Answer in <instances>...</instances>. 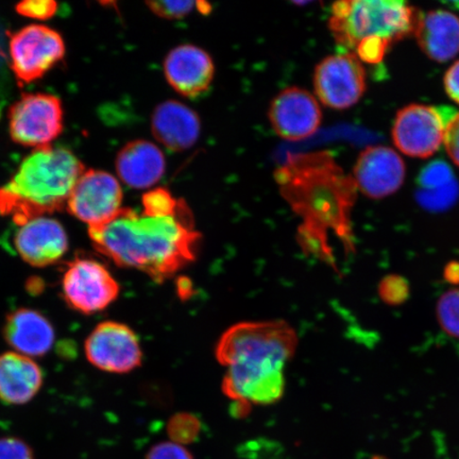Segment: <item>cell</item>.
Masks as SVG:
<instances>
[{
	"mask_svg": "<svg viewBox=\"0 0 459 459\" xmlns=\"http://www.w3.org/2000/svg\"><path fill=\"white\" fill-rule=\"evenodd\" d=\"M455 180V178L453 177L449 166L444 162H439V160L429 164L428 168L423 169L420 178H419L423 191H434V189L445 187Z\"/></svg>",
	"mask_w": 459,
	"mask_h": 459,
	"instance_id": "cell-27",
	"label": "cell"
},
{
	"mask_svg": "<svg viewBox=\"0 0 459 459\" xmlns=\"http://www.w3.org/2000/svg\"><path fill=\"white\" fill-rule=\"evenodd\" d=\"M119 291L117 279L95 258H74L62 277L63 298L68 307L80 314L105 311L117 301Z\"/></svg>",
	"mask_w": 459,
	"mask_h": 459,
	"instance_id": "cell-6",
	"label": "cell"
},
{
	"mask_svg": "<svg viewBox=\"0 0 459 459\" xmlns=\"http://www.w3.org/2000/svg\"><path fill=\"white\" fill-rule=\"evenodd\" d=\"M414 34L419 48L430 60L443 63L459 54V17L449 11L421 14Z\"/></svg>",
	"mask_w": 459,
	"mask_h": 459,
	"instance_id": "cell-21",
	"label": "cell"
},
{
	"mask_svg": "<svg viewBox=\"0 0 459 459\" xmlns=\"http://www.w3.org/2000/svg\"><path fill=\"white\" fill-rule=\"evenodd\" d=\"M85 357L95 368L124 375L139 368L143 352L139 337L127 325L105 321L86 338Z\"/></svg>",
	"mask_w": 459,
	"mask_h": 459,
	"instance_id": "cell-8",
	"label": "cell"
},
{
	"mask_svg": "<svg viewBox=\"0 0 459 459\" xmlns=\"http://www.w3.org/2000/svg\"><path fill=\"white\" fill-rule=\"evenodd\" d=\"M378 295L388 306H400L409 299V281L400 275H387L378 285Z\"/></svg>",
	"mask_w": 459,
	"mask_h": 459,
	"instance_id": "cell-26",
	"label": "cell"
},
{
	"mask_svg": "<svg viewBox=\"0 0 459 459\" xmlns=\"http://www.w3.org/2000/svg\"><path fill=\"white\" fill-rule=\"evenodd\" d=\"M281 194L301 218L298 242L308 255L331 258L330 233L350 239L357 185L328 152L292 154L275 171Z\"/></svg>",
	"mask_w": 459,
	"mask_h": 459,
	"instance_id": "cell-1",
	"label": "cell"
},
{
	"mask_svg": "<svg viewBox=\"0 0 459 459\" xmlns=\"http://www.w3.org/2000/svg\"><path fill=\"white\" fill-rule=\"evenodd\" d=\"M444 84L447 96L459 105V60L446 71Z\"/></svg>",
	"mask_w": 459,
	"mask_h": 459,
	"instance_id": "cell-33",
	"label": "cell"
},
{
	"mask_svg": "<svg viewBox=\"0 0 459 459\" xmlns=\"http://www.w3.org/2000/svg\"><path fill=\"white\" fill-rule=\"evenodd\" d=\"M201 423L196 416L180 412L170 418L168 433L171 443L185 446L193 444L199 437Z\"/></svg>",
	"mask_w": 459,
	"mask_h": 459,
	"instance_id": "cell-22",
	"label": "cell"
},
{
	"mask_svg": "<svg viewBox=\"0 0 459 459\" xmlns=\"http://www.w3.org/2000/svg\"><path fill=\"white\" fill-rule=\"evenodd\" d=\"M420 15L402 0H342L332 5L329 28L341 48L355 51L368 39L402 41L414 34Z\"/></svg>",
	"mask_w": 459,
	"mask_h": 459,
	"instance_id": "cell-5",
	"label": "cell"
},
{
	"mask_svg": "<svg viewBox=\"0 0 459 459\" xmlns=\"http://www.w3.org/2000/svg\"><path fill=\"white\" fill-rule=\"evenodd\" d=\"M90 237L118 266L136 269L160 283L196 260L201 239L186 204L169 216L123 209L107 225L90 229Z\"/></svg>",
	"mask_w": 459,
	"mask_h": 459,
	"instance_id": "cell-3",
	"label": "cell"
},
{
	"mask_svg": "<svg viewBox=\"0 0 459 459\" xmlns=\"http://www.w3.org/2000/svg\"><path fill=\"white\" fill-rule=\"evenodd\" d=\"M166 80L177 93L196 99L209 91L215 74L214 62L198 46H178L164 60Z\"/></svg>",
	"mask_w": 459,
	"mask_h": 459,
	"instance_id": "cell-16",
	"label": "cell"
},
{
	"mask_svg": "<svg viewBox=\"0 0 459 459\" xmlns=\"http://www.w3.org/2000/svg\"><path fill=\"white\" fill-rule=\"evenodd\" d=\"M273 129L282 139L302 141L318 131L323 113L318 100L309 91L287 88L274 97L268 110Z\"/></svg>",
	"mask_w": 459,
	"mask_h": 459,
	"instance_id": "cell-13",
	"label": "cell"
},
{
	"mask_svg": "<svg viewBox=\"0 0 459 459\" xmlns=\"http://www.w3.org/2000/svg\"><path fill=\"white\" fill-rule=\"evenodd\" d=\"M165 169L166 160L162 151L148 141L137 140L127 143L117 159L120 180L132 188L156 186L162 179Z\"/></svg>",
	"mask_w": 459,
	"mask_h": 459,
	"instance_id": "cell-20",
	"label": "cell"
},
{
	"mask_svg": "<svg viewBox=\"0 0 459 459\" xmlns=\"http://www.w3.org/2000/svg\"><path fill=\"white\" fill-rule=\"evenodd\" d=\"M458 193L459 187L455 180L445 187L419 193L418 201L424 209L440 212L449 209L452 204H455Z\"/></svg>",
	"mask_w": 459,
	"mask_h": 459,
	"instance_id": "cell-25",
	"label": "cell"
},
{
	"mask_svg": "<svg viewBox=\"0 0 459 459\" xmlns=\"http://www.w3.org/2000/svg\"><path fill=\"white\" fill-rule=\"evenodd\" d=\"M57 5L49 0L24 2L16 5L17 13L31 19L48 20L56 13Z\"/></svg>",
	"mask_w": 459,
	"mask_h": 459,
	"instance_id": "cell-30",
	"label": "cell"
},
{
	"mask_svg": "<svg viewBox=\"0 0 459 459\" xmlns=\"http://www.w3.org/2000/svg\"><path fill=\"white\" fill-rule=\"evenodd\" d=\"M198 2H148L149 9L165 20H181L197 9Z\"/></svg>",
	"mask_w": 459,
	"mask_h": 459,
	"instance_id": "cell-28",
	"label": "cell"
},
{
	"mask_svg": "<svg viewBox=\"0 0 459 459\" xmlns=\"http://www.w3.org/2000/svg\"><path fill=\"white\" fill-rule=\"evenodd\" d=\"M298 335L283 320L247 321L230 326L216 346L227 368L223 394L235 404L269 405L283 397L284 369L294 358Z\"/></svg>",
	"mask_w": 459,
	"mask_h": 459,
	"instance_id": "cell-2",
	"label": "cell"
},
{
	"mask_svg": "<svg viewBox=\"0 0 459 459\" xmlns=\"http://www.w3.org/2000/svg\"><path fill=\"white\" fill-rule=\"evenodd\" d=\"M123 189L117 178L101 170H89L74 186L67 201L71 213L90 229L100 228L122 212Z\"/></svg>",
	"mask_w": 459,
	"mask_h": 459,
	"instance_id": "cell-12",
	"label": "cell"
},
{
	"mask_svg": "<svg viewBox=\"0 0 459 459\" xmlns=\"http://www.w3.org/2000/svg\"><path fill=\"white\" fill-rule=\"evenodd\" d=\"M9 125L14 142L24 146L48 147L63 129L61 102L53 95H24L11 108Z\"/></svg>",
	"mask_w": 459,
	"mask_h": 459,
	"instance_id": "cell-9",
	"label": "cell"
},
{
	"mask_svg": "<svg viewBox=\"0 0 459 459\" xmlns=\"http://www.w3.org/2000/svg\"><path fill=\"white\" fill-rule=\"evenodd\" d=\"M44 384V373L33 359L16 352L0 354V401L7 405H24L37 397Z\"/></svg>",
	"mask_w": 459,
	"mask_h": 459,
	"instance_id": "cell-19",
	"label": "cell"
},
{
	"mask_svg": "<svg viewBox=\"0 0 459 459\" xmlns=\"http://www.w3.org/2000/svg\"><path fill=\"white\" fill-rule=\"evenodd\" d=\"M444 143L447 156L459 168V113L447 120Z\"/></svg>",
	"mask_w": 459,
	"mask_h": 459,
	"instance_id": "cell-32",
	"label": "cell"
},
{
	"mask_svg": "<svg viewBox=\"0 0 459 459\" xmlns=\"http://www.w3.org/2000/svg\"><path fill=\"white\" fill-rule=\"evenodd\" d=\"M14 247L22 261L33 267L43 268L54 265L65 255L68 238L59 221L37 216L20 223Z\"/></svg>",
	"mask_w": 459,
	"mask_h": 459,
	"instance_id": "cell-14",
	"label": "cell"
},
{
	"mask_svg": "<svg viewBox=\"0 0 459 459\" xmlns=\"http://www.w3.org/2000/svg\"><path fill=\"white\" fill-rule=\"evenodd\" d=\"M444 278L447 283L459 284V262L455 261L447 264L445 267Z\"/></svg>",
	"mask_w": 459,
	"mask_h": 459,
	"instance_id": "cell-34",
	"label": "cell"
},
{
	"mask_svg": "<svg viewBox=\"0 0 459 459\" xmlns=\"http://www.w3.org/2000/svg\"><path fill=\"white\" fill-rule=\"evenodd\" d=\"M11 67L22 82L41 78L65 54V45L59 33L48 27L31 25L11 36L9 42Z\"/></svg>",
	"mask_w": 459,
	"mask_h": 459,
	"instance_id": "cell-11",
	"label": "cell"
},
{
	"mask_svg": "<svg viewBox=\"0 0 459 459\" xmlns=\"http://www.w3.org/2000/svg\"><path fill=\"white\" fill-rule=\"evenodd\" d=\"M84 170L65 148H38L27 157L7 186L0 188V212L17 225L67 204Z\"/></svg>",
	"mask_w": 459,
	"mask_h": 459,
	"instance_id": "cell-4",
	"label": "cell"
},
{
	"mask_svg": "<svg viewBox=\"0 0 459 459\" xmlns=\"http://www.w3.org/2000/svg\"><path fill=\"white\" fill-rule=\"evenodd\" d=\"M0 459H36L31 446L26 441L7 436L0 438Z\"/></svg>",
	"mask_w": 459,
	"mask_h": 459,
	"instance_id": "cell-29",
	"label": "cell"
},
{
	"mask_svg": "<svg viewBox=\"0 0 459 459\" xmlns=\"http://www.w3.org/2000/svg\"><path fill=\"white\" fill-rule=\"evenodd\" d=\"M156 140L171 152H185L197 143L201 123L198 114L176 100L160 103L152 118Z\"/></svg>",
	"mask_w": 459,
	"mask_h": 459,
	"instance_id": "cell-18",
	"label": "cell"
},
{
	"mask_svg": "<svg viewBox=\"0 0 459 459\" xmlns=\"http://www.w3.org/2000/svg\"><path fill=\"white\" fill-rule=\"evenodd\" d=\"M366 88L363 63L351 51L326 56L315 68L316 96L333 110H347L357 105Z\"/></svg>",
	"mask_w": 459,
	"mask_h": 459,
	"instance_id": "cell-7",
	"label": "cell"
},
{
	"mask_svg": "<svg viewBox=\"0 0 459 459\" xmlns=\"http://www.w3.org/2000/svg\"><path fill=\"white\" fill-rule=\"evenodd\" d=\"M146 459H194L186 446L171 443H160L147 453Z\"/></svg>",
	"mask_w": 459,
	"mask_h": 459,
	"instance_id": "cell-31",
	"label": "cell"
},
{
	"mask_svg": "<svg viewBox=\"0 0 459 459\" xmlns=\"http://www.w3.org/2000/svg\"><path fill=\"white\" fill-rule=\"evenodd\" d=\"M186 204L177 200L165 188H157L143 197V213L152 216H169L178 213Z\"/></svg>",
	"mask_w": 459,
	"mask_h": 459,
	"instance_id": "cell-23",
	"label": "cell"
},
{
	"mask_svg": "<svg viewBox=\"0 0 459 459\" xmlns=\"http://www.w3.org/2000/svg\"><path fill=\"white\" fill-rule=\"evenodd\" d=\"M3 335L14 352L30 359L44 357L56 342L54 325L43 313L30 307L10 313L4 320Z\"/></svg>",
	"mask_w": 459,
	"mask_h": 459,
	"instance_id": "cell-17",
	"label": "cell"
},
{
	"mask_svg": "<svg viewBox=\"0 0 459 459\" xmlns=\"http://www.w3.org/2000/svg\"><path fill=\"white\" fill-rule=\"evenodd\" d=\"M405 164L394 149L385 146L366 148L354 166L353 180L361 193L381 199L399 191L405 180Z\"/></svg>",
	"mask_w": 459,
	"mask_h": 459,
	"instance_id": "cell-15",
	"label": "cell"
},
{
	"mask_svg": "<svg viewBox=\"0 0 459 459\" xmlns=\"http://www.w3.org/2000/svg\"><path fill=\"white\" fill-rule=\"evenodd\" d=\"M449 118L441 108L432 106L414 103L401 108L392 131L395 147L411 158L432 157L444 143Z\"/></svg>",
	"mask_w": 459,
	"mask_h": 459,
	"instance_id": "cell-10",
	"label": "cell"
},
{
	"mask_svg": "<svg viewBox=\"0 0 459 459\" xmlns=\"http://www.w3.org/2000/svg\"><path fill=\"white\" fill-rule=\"evenodd\" d=\"M437 318L447 334L459 338V290L446 291L437 303Z\"/></svg>",
	"mask_w": 459,
	"mask_h": 459,
	"instance_id": "cell-24",
	"label": "cell"
},
{
	"mask_svg": "<svg viewBox=\"0 0 459 459\" xmlns=\"http://www.w3.org/2000/svg\"><path fill=\"white\" fill-rule=\"evenodd\" d=\"M4 30L3 27L0 26V66L3 65L4 61Z\"/></svg>",
	"mask_w": 459,
	"mask_h": 459,
	"instance_id": "cell-35",
	"label": "cell"
}]
</instances>
